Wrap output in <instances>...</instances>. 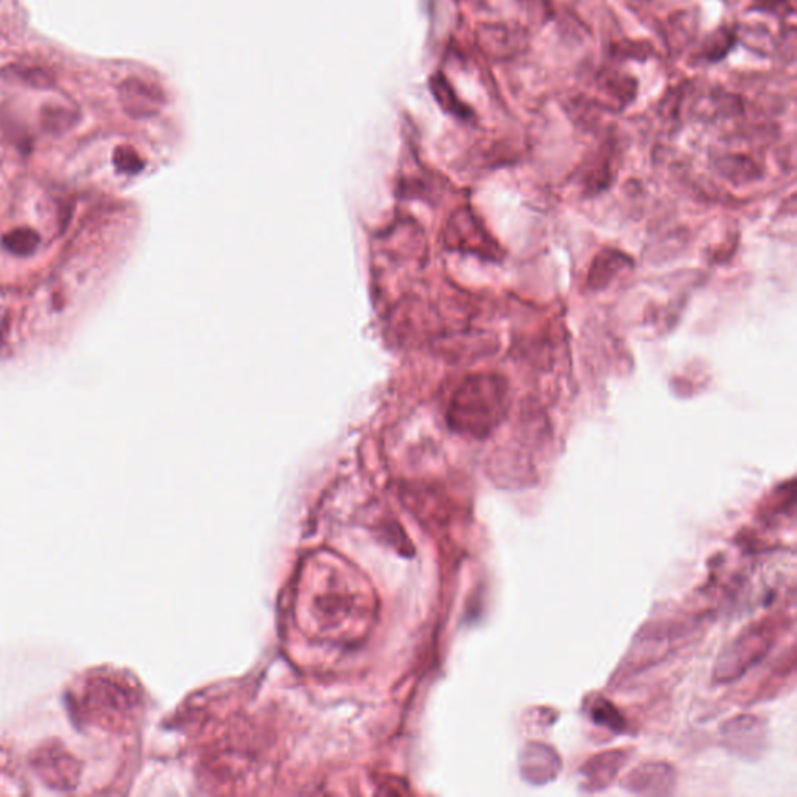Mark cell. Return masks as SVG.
Instances as JSON below:
<instances>
[{
    "instance_id": "cell-1",
    "label": "cell",
    "mask_w": 797,
    "mask_h": 797,
    "mask_svg": "<svg viewBox=\"0 0 797 797\" xmlns=\"http://www.w3.org/2000/svg\"><path fill=\"white\" fill-rule=\"evenodd\" d=\"M504 412V385L493 375L466 379L452 397L449 423L460 433L483 436Z\"/></svg>"
},
{
    "instance_id": "cell-10",
    "label": "cell",
    "mask_w": 797,
    "mask_h": 797,
    "mask_svg": "<svg viewBox=\"0 0 797 797\" xmlns=\"http://www.w3.org/2000/svg\"><path fill=\"white\" fill-rule=\"evenodd\" d=\"M39 235L36 231L30 228H16L4 235L2 244L8 253L13 255H30L38 250Z\"/></svg>"
},
{
    "instance_id": "cell-8",
    "label": "cell",
    "mask_w": 797,
    "mask_h": 797,
    "mask_svg": "<svg viewBox=\"0 0 797 797\" xmlns=\"http://www.w3.org/2000/svg\"><path fill=\"white\" fill-rule=\"evenodd\" d=\"M0 78L10 85L32 87V89H50L55 86V75L38 65H6L0 69Z\"/></svg>"
},
{
    "instance_id": "cell-2",
    "label": "cell",
    "mask_w": 797,
    "mask_h": 797,
    "mask_svg": "<svg viewBox=\"0 0 797 797\" xmlns=\"http://www.w3.org/2000/svg\"><path fill=\"white\" fill-rule=\"evenodd\" d=\"M771 640L772 637L765 626H759L740 635L718 662L716 674L722 681L737 678L746 668L752 667L755 662L765 656L766 651L770 650Z\"/></svg>"
},
{
    "instance_id": "cell-3",
    "label": "cell",
    "mask_w": 797,
    "mask_h": 797,
    "mask_svg": "<svg viewBox=\"0 0 797 797\" xmlns=\"http://www.w3.org/2000/svg\"><path fill=\"white\" fill-rule=\"evenodd\" d=\"M724 737L727 738V744L737 752V754L748 755L752 752H759L760 746H763V738H765V729L760 720L754 716H738L732 722H727L722 729Z\"/></svg>"
},
{
    "instance_id": "cell-13",
    "label": "cell",
    "mask_w": 797,
    "mask_h": 797,
    "mask_svg": "<svg viewBox=\"0 0 797 797\" xmlns=\"http://www.w3.org/2000/svg\"><path fill=\"white\" fill-rule=\"evenodd\" d=\"M10 325V310L5 309V307H0V357H5L6 349H8Z\"/></svg>"
},
{
    "instance_id": "cell-7",
    "label": "cell",
    "mask_w": 797,
    "mask_h": 797,
    "mask_svg": "<svg viewBox=\"0 0 797 797\" xmlns=\"http://www.w3.org/2000/svg\"><path fill=\"white\" fill-rule=\"evenodd\" d=\"M559 770L558 757L541 744H530L522 759V772L532 782H545L553 779Z\"/></svg>"
},
{
    "instance_id": "cell-6",
    "label": "cell",
    "mask_w": 797,
    "mask_h": 797,
    "mask_svg": "<svg viewBox=\"0 0 797 797\" xmlns=\"http://www.w3.org/2000/svg\"><path fill=\"white\" fill-rule=\"evenodd\" d=\"M624 763V754L622 751H611L604 754L597 755L587 763L581 774L586 777L587 790H602L608 787L609 782L617 776L620 768Z\"/></svg>"
},
{
    "instance_id": "cell-5",
    "label": "cell",
    "mask_w": 797,
    "mask_h": 797,
    "mask_svg": "<svg viewBox=\"0 0 797 797\" xmlns=\"http://www.w3.org/2000/svg\"><path fill=\"white\" fill-rule=\"evenodd\" d=\"M119 98L126 113L134 117L153 115L161 104V97L153 87L137 78H128L120 85Z\"/></svg>"
},
{
    "instance_id": "cell-12",
    "label": "cell",
    "mask_w": 797,
    "mask_h": 797,
    "mask_svg": "<svg viewBox=\"0 0 797 797\" xmlns=\"http://www.w3.org/2000/svg\"><path fill=\"white\" fill-rule=\"evenodd\" d=\"M113 161H115V168L122 174H137V172H141L142 165H144L139 154L133 148L124 147V145L115 148Z\"/></svg>"
},
{
    "instance_id": "cell-4",
    "label": "cell",
    "mask_w": 797,
    "mask_h": 797,
    "mask_svg": "<svg viewBox=\"0 0 797 797\" xmlns=\"http://www.w3.org/2000/svg\"><path fill=\"white\" fill-rule=\"evenodd\" d=\"M674 783V774L663 763H648L633 771L624 779V788L637 794H667Z\"/></svg>"
},
{
    "instance_id": "cell-9",
    "label": "cell",
    "mask_w": 797,
    "mask_h": 797,
    "mask_svg": "<svg viewBox=\"0 0 797 797\" xmlns=\"http://www.w3.org/2000/svg\"><path fill=\"white\" fill-rule=\"evenodd\" d=\"M44 130L52 134H63L76 125L78 113L75 109L65 108L63 105H47L44 106L43 115Z\"/></svg>"
},
{
    "instance_id": "cell-11",
    "label": "cell",
    "mask_w": 797,
    "mask_h": 797,
    "mask_svg": "<svg viewBox=\"0 0 797 797\" xmlns=\"http://www.w3.org/2000/svg\"><path fill=\"white\" fill-rule=\"evenodd\" d=\"M592 718L597 724L609 727L613 731H620L623 727V718L608 701H597V704L593 705V709H592Z\"/></svg>"
}]
</instances>
